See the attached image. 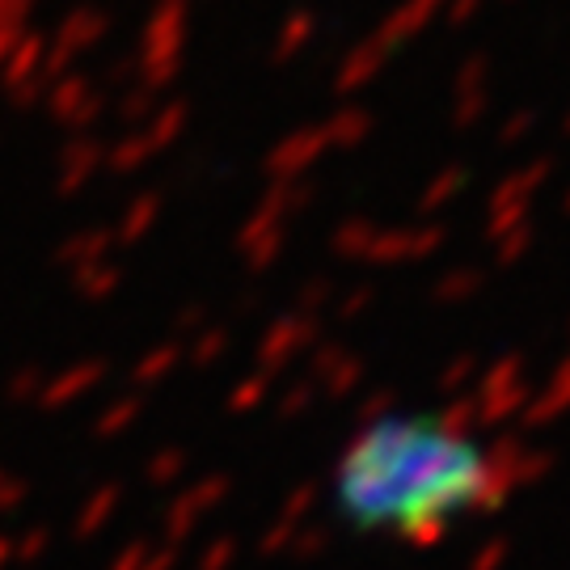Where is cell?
<instances>
[{
    "label": "cell",
    "instance_id": "cell-1",
    "mask_svg": "<svg viewBox=\"0 0 570 570\" xmlns=\"http://www.w3.org/2000/svg\"><path fill=\"white\" fill-rule=\"evenodd\" d=\"M507 456L453 410L393 406L359 418L330 456L326 503L346 532L393 545H435L494 511Z\"/></svg>",
    "mask_w": 570,
    "mask_h": 570
}]
</instances>
